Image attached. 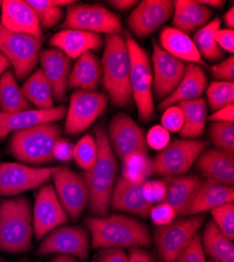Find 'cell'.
<instances>
[{"instance_id": "obj_1", "label": "cell", "mask_w": 234, "mask_h": 262, "mask_svg": "<svg viewBox=\"0 0 234 262\" xmlns=\"http://www.w3.org/2000/svg\"><path fill=\"white\" fill-rule=\"evenodd\" d=\"M97 158L93 167L84 171L82 177L89 190V208L96 217L108 216L111 200L117 180L118 163L109 141L104 125L95 127Z\"/></svg>"}, {"instance_id": "obj_2", "label": "cell", "mask_w": 234, "mask_h": 262, "mask_svg": "<svg viewBox=\"0 0 234 262\" xmlns=\"http://www.w3.org/2000/svg\"><path fill=\"white\" fill-rule=\"evenodd\" d=\"M87 226L94 249L147 248L152 245V235L147 226L129 216H93L87 220Z\"/></svg>"}, {"instance_id": "obj_3", "label": "cell", "mask_w": 234, "mask_h": 262, "mask_svg": "<svg viewBox=\"0 0 234 262\" xmlns=\"http://www.w3.org/2000/svg\"><path fill=\"white\" fill-rule=\"evenodd\" d=\"M102 84L113 104L127 107L132 104L131 56L125 36L106 35L102 57Z\"/></svg>"}, {"instance_id": "obj_4", "label": "cell", "mask_w": 234, "mask_h": 262, "mask_svg": "<svg viewBox=\"0 0 234 262\" xmlns=\"http://www.w3.org/2000/svg\"><path fill=\"white\" fill-rule=\"evenodd\" d=\"M61 133V128L52 122L16 131L10 140V151L23 163L33 166L50 164L55 161L53 152Z\"/></svg>"}, {"instance_id": "obj_5", "label": "cell", "mask_w": 234, "mask_h": 262, "mask_svg": "<svg viewBox=\"0 0 234 262\" xmlns=\"http://www.w3.org/2000/svg\"><path fill=\"white\" fill-rule=\"evenodd\" d=\"M33 232L31 206L26 198L0 203V250L13 254L28 252Z\"/></svg>"}, {"instance_id": "obj_6", "label": "cell", "mask_w": 234, "mask_h": 262, "mask_svg": "<svg viewBox=\"0 0 234 262\" xmlns=\"http://www.w3.org/2000/svg\"><path fill=\"white\" fill-rule=\"evenodd\" d=\"M125 40L131 56L132 97L138 109L139 119L142 122H150L155 114L151 60L131 34H126Z\"/></svg>"}, {"instance_id": "obj_7", "label": "cell", "mask_w": 234, "mask_h": 262, "mask_svg": "<svg viewBox=\"0 0 234 262\" xmlns=\"http://www.w3.org/2000/svg\"><path fill=\"white\" fill-rule=\"evenodd\" d=\"M42 41L9 31L0 20V53L11 63L16 79L24 80L37 67Z\"/></svg>"}, {"instance_id": "obj_8", "label": "cell", "mask_w": 234, "mask_h": 262, "mask_svg": "<svg viewBox=\"0 0 234 262\" xmlns=\"http://www.w3.org/2000/svg\"><path fill=\"white\" fill-rule=\"evenodd\" d=\"M204 215H193L159 227L154 233L157 251L163 262H176L180 254L199 233Z\"/></svg>"}, {"instance_id": "obj_9", "label": "cell", "mask_w": 234, "mask_h": 262, "mask_svg": "<svg viewBox=\"0 0 234 262\" xmlns=\"http://www.w3.org/2000/svg\"><path fill=\"white\" fill-rule=\"evenodd\" d=\"M209 143L205 140H175L153 161L154 173L161 177L183 176L193 167Z\"/></svg>"}, {"instance_id": "obj_10", "label": "cell", "mask_w": 234, "mask_h": 262, "mask_svg": "<svg viewBox=\"0 0 234 262\" xmlns=\"http://www.w3.org/2000/svg\"><path fill=\"white\" fill-rule=\"evenodd\" d=\"M63 29L80 30L95 34L115 35L122 33L120 18L99 5H77L68 8Z\"/></svg>"}, {"instance_id": "obj_11", "label": "cell", "mask_w": 234, "mask_h": 262, "mask_svg": "<svg viewBox=\"0 0 234 262\" xmlns=\"http://www.w3.org/2000/svg\"><path fill=\"white\" fill-rule=\"evenodd\" d=\"M57 167L38 168L19 163H0V198L15 196L44 186Z\"/></svg>"}, {"instance_id": "obj_12", "label": "cell", "mask_w": 234, "mask_h": 262, "mask_svg": "<svg viewBox=\"0 0 234 262\" xmlns=\"http://www.w3.org/2000/svg\"><path fill=\"white\" fill-rule=\"evenodd\" d=\"M108 96L96 92L77 91L70 102L65 131L67 135H79L87 130L105 112Z\"/></svg>"}, {"instance_id": "obj_13", "label": "cell", "mask_w": 234, "mask_h": 262, "mask_svg": "<svg viewBox=\"0 0 234 262\" xmlns=\"http://www.w3.org/2000/svg\"><path fill=\"white\" fill-rule=\"evenodd\" d=\"M52 178L63 209L73 221H78L89 205V190L83 177L67 167H57Z\"/></svg>"}, {"instance_id": "obj_14", "label": "cell", "mask_w": 234, "mask_h": 262, "mask_svg": "<svg viewBox=\"0 0 234 262\" xmlns=\"http://www.w3.org/2000/svg\"><path fill=\"white\" fill-rule=\"evenodd\" d=\"M38 255H70L87 260L90 251V234L81 227H59L44 237Z\"/></svg>"}, {"instance_id": "obj_15", "label": "cell", "mask_w": 234, "mask_h": 262, "mask_svg": "<svg viewBox=\"0 0 234 262\" xmlns=\"http://www.w3.org/2000/svg\"><path fill=\"white\" fill-rule=\"evenodd\" d=\"M153 70V93L162 102L177 89L185 74L186 64L154 42Z\"/></svg>"}, {"instance_id": "obj_16", "label": "cell", "mask_w": 234, "mask_h": 262, "mask_svg": "<svg viewBox=\"0 0 234 262\" xmlns=\"http://www.w3.org/2000/svg\"><path fill=\"white\" fill-rule=\"evenodd\" d=\"M68 220L69 215L60 204L54 187H41L36 195L33 214V231L36 238L42 239Z\"/></svg>"}, {"instance_id": "obj_17", "label": "cell", "mask_w": 234, "mask_h": 262, "mask_svg": "<svg viewBox=\"0 0 234 262\" xmlns=\"http://www.w3.org/2000/svg\"><path fill=\"white\" fill-rule=\"evenodd\" d=\"M108 137L115 156L120 160L136 152L147 154L148 146L143 129L126 114H118L113 118Z\"/></svg>"}, {"instance_id": "obj_18", "label": "cell", "mask_w": 234, "mask_h": 262, "mask_svg": "<svg viewBox=\"0 0 234 262\" xmlns=\"http://www.w3.org/2000/svg\"><path fill=\"white\" fill-rule=\"evenodd\" d=\"M174 3L169 0H144L138 4L130 17L127 26L138 38H145L155 33L172 18Z\"/></svg>"}, {"instance_id": "obj_19", "label": "cell", "mask_w": 234, "mask_h": 262, "mask_svg": "<svg viewBox=\"0 0 234 262\" xmlns=\"http://www.w3.org/2000/svg\"><path fill=\"white\" fill-rule=\"evenodd\" d=\"M67 115L66 106H57L47 111L29 109L18 113L0 112V141L5 140L10 134L24 130L42 123H54L65 119Z\"/></svg>"}, {"instance_id": "obj_20", "label": "cell", "mask_w": 234, "mask_h": 262, "mask_svg": "<svg viewBox=\"0 0 234 262\" xmlns=\"http://www.w3.org/2000/svg\"><path fill=\"white\" fill-rule=\"evenodd\" d=\"M2 24L11 32L25 34L42 39L44 33L40 28L36 12L27 3L21 0H6L2 5Z\"/></svg>"}, {"instance_id": "obj_21", "label": "cell", "mask_w": 234, "mask_h": 262, "mask_svg": "<svg viewBox=\"0 0 234 262\" xmlns=\"http://www.w3.org/2000/svg\"><path fill=\"white\" fill-rule=\"evenodd\" d=\"M39 61L46 78L52 86L54 99L61 102L66 98L71 75V60L58 49L52 48L41 51Z\"/></svg>"}, {"instance_id": "obj_22", "label": "cell", "mask_w": 234, "mask_h": 262, "mask_svg": "<svg viewBox=\"0 0 234 262\" xmlns=\"http://www.w3.org/2000/svg\"><path fill=\"white\" fill-rule=\"evenodd\" d=\"M197 168L209 181L233 187L234 156L219 148L205 149L197 160Z\"/></svg>"}, {"instance_id": "obj_23", "label": "cell", "mask_w": 234, "mask_h": 262, "mask_svg": "<svg viewBox=\"0 0 234 262\" xmlns=\"http://www.w3.org/2000/svg\"><path fill=\"white\" fill-rule=\"evenodd\" d=\"M50 45L69 58L78 59L87 53L98 52L103 47L101 35L80 30H62L50 39Z\"/></svg>"}, {"instance_id": "obj_24", "label": "cell", "mask_w": 234, "mask_h": 262, "mask_svg": "<svg viewBox=\"0 0 234 262\" xmlns=\"http://www.w3.org/2000/svg\"><path fill=\"white\" fill-rule=\"evenodd\" d=\"M152 207L143 196V185L127 182L121 176L116 180L111 200L113 210L146 218L150 217Z\"/></svg>"}, {"instance_id": "obj_25", "label": "cell", "mask_w": 234, "mask_h": 262, "mask_svg": "<svg viewBox=\"0 0 234 262\" xmlns=\"http://www.w3.org/2000/svg\"><path fill=\"white\" fill-rule=\"evenodd\" d=\"M208 84L205 71L197 64H186L185 74L174 93L160 102L159 109L165 111L169 106L181 102L200 99Z\"/></svg>"}, {"instance_id": "obj_26", "label": "cell", "mask_w": 234, "mask_h": 262, "mask_svg": "<svg viewBox=\"0 0 234 262\" xmlns=\"http://www.w3.org/2000/svg\"><path fill=\"white\" fill-rule=\"evenodd\" d=\"M165 203L172 206L177 216H186L195 195L202 184V180L197 176L166 177Z\"/></svg>"}, {"instance_id": "obj_27", "label": "cell", "mask_w": 234, "mask_h": 262, "mask_svg": "<svg viewBox=\"0 0 234 262\" xmlns=\"http://www.w3.org/2000/svg\"><path fill=\"white\" fill-rule=\"evenodd\" d=\"M233 187L222 185L214 181H202L193 203H191L187 215H199L211 211L219 206L233 203Z\"/></svg>"}, {"instance_id": "obj_28", "label": "cell", "mask_w": 234, "mask_h": 262, "mask_svg": "<svg viewBox=\"0 0 234 262\" xmlns=\"http://www.w3.org/2000/svg\"><path fill=\"white\" fill-rule=\"evenodd\" d=\"M160 47L175 58L191 64L206 65L194 40L187 34L175 29L164 28L160 33Z\"/></svg>"}, {"instance_id": "obj_29", "label": "cell", "mask_w": 234, "mask_h": 262, "mask_svg": "<svg viewBox=\"0 0 234 262\" xmlns=\"http://www.w3.org/2000/svg\"><path fill=\"white\" fill-rule=\"evenodd\" d=\"M173 15L175 29L188 35L206 26L212 16V11L199 2L179 0L174 3Z\"/></svg>"}, {"instance_id": "obj_30", "label": "cell", "mask_w": 234, "mask_h": 262, "mask_svg": "<svg viewBox=\"0 0 234 262\" xmlns=\"http://www.w3.org/2000/svg\"><path fill=\"white\" fill-rule=\"evenodd\" d=\"M101 81V62L94 53L90 52L77 59L71 71L69 86L84 92H96Z\"/></svg>"}, {"instance_id": "obj_31", "label": "cell", "mask_w": 234, "mask_h": 262, "mask_svg": "<svg viewBox=\"0 0 234 262\" xmlns=\"http://www.w3.org/2000/svg\"><path fill=\"white\" fill-rule=\"evenodd\" d=\"M183 112L184 125L180 136L186 140H197L204 133L208 116L206 101L202 98L177 104Z\"/></svg>"}, {"instance_id": "obj_32", "label": "cell", "mask_w": 234, "mask_h": 262, "mask_svg": "<svg viewBox=\"0 0 234 262\" xmlns=\"http://www.w3.org/2000/svg\"><path fill=\"white\" fill-rule=\"evenodd\" d=\"M202 245L204 252L217 262H234V246L232 240L225 236L217 225L210 221L207 223Z\"/></svg>"}, {"instance_id": "obj_33", "label": "cell", "mask_w": 234, "mask_h": 262, "mask_svg": "<svg viewBox=\"0 0 234 262\" xmlns=\"http://www.w3.org/2000/svg\"><path fill=\"white\" fill-rule=\"evenodd\" d=\"M23 93L31 105L40 111L54 108V95L52 86L42 70L34 72L24 83Z\"/></svg>"}, {"instance_id": "obj_34", "label": "cell", "mask_w": 234, "mask_h": 262, "mask_svg": "<svg viewBox=\"0 0 234 262\" xmlns=\"http://www.w3.org/2000/svg\"><path fill=\"white\" fill-rule=\"evenodd\" d=\"M29 109L32 105L17 84L14 72L7 71L0 78V112L18 113Z\"/></svg>"}, {"instance_id": "obj_35", "label": "cell", "mask_w": 234, "mask_h": 262, "mask_svg": "<svg viewBox=\"0 0 234 262\" xmlns=\"http://www.w3.org/2000/svg\"><path fill=\"white\" fill-rule=\"evenodd\" d=\"M121 177L127 182L143 185L154 174L153 160L145 152H136L122 160Z\"/></svg>"}, {"instance_id": "obj_36", "label": "cell", "mask_w": 234, "mask_h": 262, "mask_svg": "<svg viewBox=\"0 0 234 262\" xmlns=\"http://www.w3.org/2000/svg\"><path fill=\"white\" fill-rule=\"evenodd\" d=\"M27 3L36 12L40 28L45 31L56 27L65 17L62 7L76 4L71 0H28Z\"/></svg>"}, {"instance_id": "obj_37", "label": "cell", "mask_w": 234, "mask_h": 262, "mask_svg": "<svg viewBox=\"0 0 234 262\" xmlns=\"http://www.w3.org/2000/svg\"><path fill=\"white\" fill-rule=\"evenodd\" d=\"M221 27V20L216 18L201 28L193 39L202 58L217 62L224 57V52L218 46L215 39V32Z\"/></svg>"}, {"instance_id": "obj_38", "label": "cell", "mask_w": 234, "mask_h": 262, "mask_svg": "<svg viewBox=\"0 0 234 262\" xmlns=\"http://www.w3.org/2000/svg\"><path fill=\"white\" fill-rule=\"evenodd\" d=\"M207 100L209 107L214 112L232 105L234 102V84L233 82L215 81L207 89Z\"/></svg>"}, {"instance_id": "obj_39", "label": "cell", "mask_w": 234, "mask_h": 262, "mask_svg": "<svg viewBox=\"0 0 234 262\" xmlns=\"http://www.w3.org/2000/svg\"><path fill=\"white\" fill-rule=\"evenodd\" d=\"M210 141L216 148L234 154V124L214 122L209 128Z\"/></svg>"}, {"instance_id": "obj_40", "label": "cell", "mask_w": 234, "mask_h": 262, "mask_svg": "<svg viewBox=\"0 0 234 262\" xmlns=\"http://www.w3.org/2000/svg\"><path fill=\"white\" fill-rule=\"evenodd\" d=\"M97 158V144L95 138L87 135L74 145V159L84 171L90 170Z\"/></svg>"}, {"instance_id": "obj_41", "label": "cell", "mask_w": 234, "mask_h": 262, "mask_svg": "<svg viewBox=\"0 0 234 262\" xmlns=\"http://www.w3.org/2000/svg\"><path fill=\"white\" fill-rule=\"evenodd\" d=\"M214 222L221 232L233 242L234 238V205L225 204L211 210Z\"/></svg>"}, {"instance_id": "obj_42", "label": "cell", "mask_w": 234, "mask_h": 262, "mask_svg": "<svg viewBox=\"0 0 234 262\" xmlns=\"http://www.w3.org/2000/svg\"><path fill=\"white\" fill-rule=\"evenodd\" d=\"M176 262H207L202 245V238L199 233L180 254Z\"/></svg>"}, {"instance_id": "obj_43", "label": "cell", "mask_w": 234, "mask_h": 262, "mask_svg": "<svg viewBox=\"0 0 234 262\" xmlns=\"http://www.w3.org/2000/svg\"><path fill=\"white\" fill-rule=\"evenodd\" d=\"M162 126L168 133H180L184 125V115L178 105L167 107L162 116Z\"/></svg>"}, {"instance_id": "obj_44", "label": "cell", "mask_w": 234, "mask_h": 262, "mask_svg": "<svg viewBox=\"0 0 234 262\" xmlns=\"http://www.w3.org/2000/svg\"><path fill=\"white\" fill-rule=\"evenodd\" d=\"M143 196L150 205L163 203L166 198V186L164 181H150L143 184Z\"/></svg>"}, {"instance_id": "obj_45", "label": "cell", "mask_w": 234, "mask_h": 262, "mask_svg": "<svg viewBox=\"0 0 234 262\" xmlns=\"http://www.w3.org/2000/svg\"><path fill=\"white\" fill-rule=\"evenodd\" d=\"M150 217L152 218L155 225H157L158 227H164L174 222L177 215L172 206L163 202L152 207Z\"/></svg>"}, {"instance_id": "obj_46", "label": "cell", "mask_w": 234, "mask_h": 262, "mask_svg": "<svg viewBox=\"0 0 234 262\" xmlns=\"http://www.w3.org/2000/svg\"><path fill=\"white\" fill-rule=\"evenodd\" d=\"M170 143V133L162 126L156 125L152 127L146 135V144L151 148L162 151Z\"/></svg>"}, {"instance_id": "obj_47", "label": "cell", "mask_w": 234, "mask_h": 262, "mask_svg": "<svg viewBox=\"0 0 234 262\" xmlns=\"http://www.w3.org/2000/svg\"><path fill=\"white\" fill-rule=\"evenodd\" d=\"M211 74L219 81L233 82L234 80V58L231 55L227 59L211 67Z\"/></svg>"}, {"instance_id": "obj_48", "label": "cell", "mask_w": 234, "mask_h": 262, "mask_svg": "<svg viewBox=\"0 0 234 262\" xmlns=\"http://www.w3.org/2000/svg\"><path fill=\"white\" fill-rule=\"evenodd\" d=\"M54 159L62 163L71 162L74 159V145L68 141L60 139L54 148Z\"/></svg>"}, {"instance_id": "obj_49", "label": "cell", "mask_w": 234, "mask_h": 262, "mask_svg": "<svg viewBox=\"0 0 234 262\" xmlns=\"http://www.w3.org/2000/svg\"><path fill=\"white\" fill-rule=\"evenodd\" d=\"M95 262H130L129 255L121 248L103 249L99 252Z\"/></svg>"}, {"instance_id": "obj_50", "label": "cell", "mask_w": 234, "mask_h": 262, "mask_svg": "<svg viewBox=\"0 0 234 262\" xmlns=\"http://www.w3.org/2000/svg\"><path fill=\"white\" fill-rule=\"evenodd\" d=\"M215 39L218 46L224 52L233 54L234 52V32L230 29H219L215 32Z\"/></svg>"}, {"instance_id": "obj_51", "label": "cell", "mask_w": 234, "mask_h": 262, "mask_svg": "<svg viewBox=\"0 0 234 262\" xmlns=\"http://www.w3.org/2000/svg\"><path fill=\"white\" fill-rule=\"evenodd\" d=\"M209 120L212 122H222V123H233L234 121V105L225 106L219 111L215 112L209 117Z\"/></svg>"}, {"instance_id": "obj_52", "label": "cell", "mask_w": 234, "mask_h": 262, "mask_svg": "<svg viewBox=\"0 0 234 262\" xmlns=\"http://www.w3.org/2000/svg\"><path fill=\"white\" fill-rule=\"evenodd\" d=\"M130 262H156L155 257L141 248H132L129 254Z\"/></svg>"}, {"instance_id": "obj_53", "label": "cell", "mask_w": 234, "mask_h": 262, "mask_svg": "<svg viewBox=\"0 0 234 262\" xmlns=\"http://www.w3.org/2000/svg\"><path fill=\"white\" fill-rule=\"evenodd\" d=\"M109 4L117 11L129 12L137 6L138 2H135V0H112Z\"/></svg>"}, {"instance_id": "obj_54", "label": "cell", "mask_w": 234, "mask_h": 262, "mask_svg": "<svg viewBox=\"0 0 234 262\" xmlns=\"http://www.w3.org/2000/svg\"><path fill=\"white\" fill-rule=\"evenodd\" d=\"M224 20L228 29L233 30L234 28V8L233 7H231L229 11L224 15Z\"/></svg>"}, {"instance_id": "obj_55", "label": "cell", "mask_w": 234, "mask_h": 262, "mask_svg": "<svg viewBox=\"0 0 234 262\" xmlns=\"http://www.w3.org/2000/svg\"><path fill=\"white\" fill-rule=\"evenodd\" d=\"M10 67L11 63L9 62V60L0 53V78H2V76L9 70Z\"/></svg>"}, {"instance_id": "obj_56", "label": "cell", "mask_w": 234, "mask_h": 262, "mask_svg": "<svg viewBox=\"0 0 234 262\" xmlns=\"http://www.w3.org/2000/svg\"><path fill=\"white\" fill-rule=\"evenodd\" d=\"M200 4L206 6V7H212V8H222L224 6V2H220V0H201Z\"/></svg>"}, {"instance_id": "obj_57", "label": "cell", "mask_w": 234, "mask_h": 262, "mask_svg": "<svg viewBox=\"0 0 234 262\" xmlns=\"http://www.w3.org/2000/svg\"><path fill=\"white\" fill-rule=\"evenodd\" d=\"M51 262H79V261L70 255H58Z\"/></svg>"}, {"instance_id": "obj_58", "label": "cell", "mask_w": 234, "mask_h": 262, "mask_svg": "<svg viewBox=\"0 0 234 262\" xmlns=\"http://www.w3.org/2000/svg\"><path fill=\"white\" fill-rule=\"evenodd\" d=\"M209 262H217V261H215V260H212V259H211Z\"/></svg>"}, {"instance_id": "obj_59", "label": "cell", "mask_w": 234, "mask_h": 262, "mask_svg": "<svg viewBox=\"0 0 234 262\" xmlns=\"http://www.w3.org/2000/svg\"><path fill=\"white\" fill-rule=\"evenodd\" d=\"M0 262H6L5 260H3V259H0Z\"/></svg>"}, {"instance_id": "obj_60", "label": "cell", "mask_w": 234, "mask_h": 262, "mask_svg": "<svg viewBox=\"0 0 234 262\" xmlns=\"http://www.w3.org/2000/svg\"><path fill=\"white\" fill-rule=\"evenodd\" d=\"M2 5H3V2H0V7H2Z\"/></svg>"}, {"instance_id": "obj_61", "label": "cell", "mask_w": 234, "mask_h": 262, "mask_svg": "<svg viewBox=\"0 0 234 262\" xmlns=\"http://www.w3.org/2000/svg\"><path fill=\"white\" fill-rule=\"evenodd\" d=\"M24 262H30V261H24Z\"/></svg>"}]
</instances>
